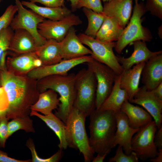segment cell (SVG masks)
Returning <instances> with one entry per match:
<instances>
[{
  "label": "cell",
  "mask_w": 162,
  "mask_h": 162,
  "mask_svg": "<svg viewBox=\"0 0 162 162\" xmlns=\"http://www.w3.org/2000/svg\"><path fill=\"white\" fill-rule=\"evenodd\" d=\"M2 86L8 97L9 106L6 117L9 120L30 115L31 107L38 97L29 94L25 79L7 69L0 70Z\"/></svg>",
  "instance_id": "obj_1"
},
{
  "label": "cell",
  "mask_w": 162,
  "mask_h": 162,
  "mask_svg": "<svg viewBox=\"0 0 162 162\" xmlns=\"http://www.w3.org/2000/svg\"><path fill=\"white\" fill-rule=\"evenodd\" d=\"M89 144L94 152L109 153L112 148L116 130L115 112L95 109L89 115Z\"/></svg>",
  "instance_id": "obj_2"
},
{
  "label": "cell",
  "mask_w": 162,
  "mask_h": 162,
  "mask_svg": "<svg viewBox=\"0 0 162 162\" xmlns=\"http://www.w3.org/2000/svg\"><path fill=\"white\" fill-rule=\"evenodd\" d=\"M75 79L74 73L53 75L39 80L38 84L41 92L51 89L59 94L60 103L54 114L65 124L76 98Z\"/></svg>",
  "instance_id": "obj_3"
},
{
  "label": "cell",
  "mask_w": 162,
  "mask_h": 162,
  "mask_svg": "<svg viewBox=\"0 0 162 162\" xmlns=\"http://www.w3.org/2000/svg\"><path fill=\"white\" fill-rule=\"evenodd\" d=\"M87 116L74 106L67 120V138L68 147L78 149L84 161L92 160L94 152L91 147L86 132L85 122Z\"/></svg>",
  "instance_id": "obj_4"
},
{
  "label": "cell",
  "mask_w": 162,
  "mask_h": 162,
  "mask_svg": "<svg viewBox=\"0 0 162 162\" xmlns=\"http://www.w3.org/2000/svg\"><path fill=\"white\" fill-rule=\"evenodd\" d=\"M76 97L74 106L87 116L95 109L97 81L93 71L88 67L76 74Z\"/></svg>",
  "instance_id": "obj_5"
},
{
  "label": "cell",
  "mask_w": 162,
  "mask_h": 162,
  "mask_svg": "<svg viewBox=\"0 0 162 162\" xmlns=\"http://www.w3.org/2000/svg\"><path fill=\"white\" fill-rule=\"evenodd\" d=\"M147 11L143 2L135 3L129 23L115 42L114 48L118 53H121L127 45L136 41L149 42L151 40L152 37L151 32L142 25V17Z\"/></svg>",
  "instance_id": "obj_6"
},
{
  "label": "cell",
  "mask_w": 162,
  "mask_h": 162,
  "mask_svg": "<svg viewBox=\"0 0 162 162\" xmlns=\"http://www.w3.org/2000/svg\"><path fill=\"white\" fill-rule=\"evenodd\" d=\"M77 36L82 43L90 48L92 52L91 56L93 58L110 67L117 75L122 73L123 68L113 51L115 42L102 41L84 33Z\"/></svg>",
  "instance_id": "obj_7"
},
{
  "label": "cell",
  "mask_w": 162,
  "mask_h": 162,
  "mask_svg": "<svg viewBox=\"0 0 162 162\" xmlns=\"http://www.w3.org/2000/svg\"><path fill=\"white\" fill-rule=\"evenodd\" d=\"M158 129L154 120L140 128L133 136L131 141L132 151L139 159L145 161L155 157L158 152L154 138Z\"/></svg>",
  "instance_id": "obj_8"
},
{
  "label": "cell",
  "mask_w": 162,
  "mask_h": 162,
  "mask_svg": "<svg viewBox=\"0 0 162 162\" xmlns=\"http://www.w3.org/2000/svg\"><path fill=\"white\" fill-rule=\"evenodd\" d=\"M87 64L96 80V108L98 110L110 94L117 75L110 67L93 58Z\"/></svg>",
  "instance_id": "obj_9"
},
{
  "label": "cell",
  "mask_w": 162,
  "mask_h": 162,
  "mask_svg": "<svg viewBox=\"0 0 162 162\" xmlns=\"http://www.w3.org/2000/svg\"><path fill=\"white\" fill-rule=\"evenodd\" d=\"M17 8V14L13 18L10 27L14 31L22 29L26 30L33 36L37 47L44 44L46 39L39 33L38 25L45 18L32 10L25 8L20 0H14Z\"/></svg>",
  "instance_id": "obj_10"
},
{
  "label": "cell",
  "mask_w": 162,
  "mask_h": 162,
  "mask_svg": "<svg viewBox=\"0 0 162 162\" xmlns=\"http://www.w3.org/2000/svg\"><path fill=\"white\" fill-rule=\"evenodd\" d=\"M82 23L79 16L71 13L59 20L44 19L38 25V29L40 34L46 40L52 39L60 42L71 27Z\"/></svg>",
  "instance_id": "obj_11"
},
{
  "label": "cell",
  "mask_w": 162,
  "mask_h": 162,
  "mask_svg": "<svg viewBox=\"0 0 162 162\" xmlns=\"http://www.w3.org/2000/svg\"><path fill=\"white\" fill-rule=\"evenodd\" d=\"M92 58L91 56L86 55L73 59L62 60L56 64L35 68L28 72L27 76L30 78L39 80L49 76L67 74L73 68L80 64L87 63Z\"/></svg>",
  "instance_id": "obj_12"
},
{
  "label": "cell",
  "mask_w": 162,
  "mask_h": 162,
  "mask_svg": "<svg viewBox=\"0 0 162 162\" xmlns=\"http://www.w3.org/2000/svg\"><path fill=\"white\" fill-rule=\"evenodd\" d=\"M129 101L143 107L153 118L158 129L162 127V100L152 90H147L143 86L139 87L133 98Z\"/></svg>",
  "instance_id": "obj_13"
},
{
  "label": "cell",
  "mask_w": 162,
  "mask_h": 162,
  "mask_svg": "<svg viewBox=\"0 0 162 162\" xmlns=\"http://www.w3.org/2000/svg\"><path fill=\"white\" fill-rule=\"evenodd\" d=\"M116 122V130L114 137L112 148L117 145L122 146L124 152L128 155L132 152L131 141L134 134L139 129L131 127L128 123V117L121 110L115 112Z\"/></svg>",
  "instance_id": "obj_14"
},
{
  "label": "cell",
  "mask_w": 162,
  "mask_h": 162,
  "mask_svg": "<svg viewBox=\"0 0 162 162\" xmlns=\"http://www.w3.org/2000/svg\"><path fill=\"white\" fill-rule=\"evenodd\" d=\"M59 42L63 60L73 59L92 54L91 50L81 41L74 26L70 29L64 38Z\"/></svg>",
  "instance_id": "obj_15"
},
{
  "label": "cell",
  "mask_w": 162,
  "mask_h": 162,
  "mask_svg": "<svg viewBox=\"0 0 162 162\" xmlns=\"http://www.w3.org/2000/svg\"><path fill=\"white\" fill-rule=\"evenodd\" d=\"M141 76L143 86L149 91L162 82V53L153 56L146 62Z\"/></svg>",
  "instance_id": "obj_16"
},
{
  "label": "cell",
  "mask_w": 162,
  "mask_h": 162,
  "mask_svg": "<svg viewBox=\"0 0 162 162\" xmlns=\"http://www.w3.org/2000/svg\"><path fill=\"white\" fill-rule=\"evenodd\" d=\"M133 0H111L104 3L103 13L116 19L124 28L128 24L133 9Z\"/></svg>",
  "instance_id": "obj_17"
},
{
  "label": "cell",
  "mask_w": 162,
  "mask_h": 162,
  "mask_svg": "<svg viewBox=\"0 0 162 162\" xmlns=\"http://www.w3.org/2000/svg\"><path fill=\"white\" fill-rule=\"evenodd\" d=\"M132 43L134 50L130 56L124 58L120 55H116L117 59L123 70L129 69L141 62H146L153 56L162 53V50L155 52L150 50L144 41L138 40Z\"/></svg>",
  "instance_id": "obj_18"
},
{
  "label": "cell",
  "mask_w": 162,
  "mask_h": 162,
  "mask_svg": "<svg viewBox=\"0 0 162 162\" xmlns=\"http://www.w3.org/2000/svg\"><path fill=\"white\" fill-rule=\"evenodd\" d=\"M8 70H13L20 74H27L30 71L42 66V63L35 52L19 55L8 58L6 62Z\"/></svg>",
  "instance_id": "obj_19"
},
{
  "label": "cell",
  "mask_w": 162,
  "mask_h": 162,
  "mask_svg": "<svg viewBox=\"0 0 162 162\" xmlns=\"http://www.w3.org/2000/svg\"><path fill=\"white\" fill-rule=\"evenodd\" d=\"M146 62L134 65L131 68L123 70L120 80V87L127 92L128 101L132 99L138 91L142 71Z\"/></svg>",
  "instance_id": "obj_20"
},
{
  "label": "cell",
  "mask_w": 162,
  "mask_h": 162,
  "mask_svg": "<svg viewBox=\"0 0 162 162\" xmlns=\"http://www.w3.org/2000/svg\"><path fill=\"white\" fill-rule=\"evenodd\" d=\"M14 31L9 50L18 55L35 52L37 46L32 34L23 29Z\"/></svg>",
  "instance_id": "obj_21"
},
{
  "label": "cell",
  "mask_w": 162,
  "mask_h": 162,
  "mask_svg": "<svg viewBox=\"0 0 162 162\" xmlns=\"http://www.w3.org/2000/svg\"><path fill=\"white\" fill-rule=\"evenodd\" d=\"M121 111L127 116L130 126L134 129H139L152 120V116L146 110L134 105L128 100L123 103Z\"/></svg>",
  "instance_id": "obj_22"
},
{
  "label": "cell",
  "mask_w": 162,
  "mask_h": 162,
  "mask_svg": "<svg viewBox=\"0 0 162 162\" xmlns=\"http://www.w3.org/2000/svg\"><path fill=\"white\" fill-rule=\"evenodd\" d=\"M35 52L42 66L56 64L63 60L59 42L54 39L46 40L44 44L37 47Z\"/></svg>",
  "instance_id": "obj_23"
},
{
  "label": "cell",
  "mask_w": 162,
  "mask_h": 162,
  "mask_svg": "<svg viewBox=\"0 0 162 162\" xmlns=\"http://www.w3.org/2000/svg\"><path fill=\"white\" fill-rule=\"evenodd\" d=\"M30 116H36L43 121L58 137L59 149H66L68 147L67 138L66 124L52 112L46 115H42L35 111L31 110Z\"/></svg>",
  "instance_id": "obj_24"
},
{
  "label": "cell",
  "mask_w": 162,
  "mask_h": 162,
  "mask_svg": "<svg viewBox=\"0 0 162 162\" xmlns=\"http://www.w3.org/2000/svg\"><path fill=\"white\" fill-rule=\"evenodd\" d=\"M121 74L117 75L110 94L98 110H111L114 112H118L121 110L122 106L124 102L128 100L127 92L120 87Z\"/></svg>",
  "instance_id": "obj_25"
},
{
  "label": "cell",
  "mask_w": 162,
  "mask_h": 162,
  "mask_svg": "<svg viewBox=\"0 0 162 162\" xmlns=\"http://www.w3.org/2000/svg\"><path fill=\"white\" fill-rule=\"evenodd\" d=\"M124 28L115 18L105 16L95 38L104 42L117 41Z\"/></svg>",
  "instance_id": "obj_26"
},
{
  "label": "cell",
  "mask_w": 162,
  "mask_h": 162,
  "mask_svg": "<svg viewBox=\"0 0 162 162\" xmlns=\"http://www.w3.org/2000/svg\"><path fill=\"white\" fill-rule=\"evenodd\" d=\"M59 104L57 93L53 90L48 89L39 94L38 100L31 106V110L46 115L57 109Z\"/></svg>",
  "instance_id": "obj_27"
},
{
  "label": "cell",
  "mask_w": 162,
  "mask_h": 162,
  "mask_svg": "<svg viewBox=\"0 0 162 162\" xmlns=\"http://www.w3.org/2000/svg\"><path fill=\"white\" fill-rule=\"evenodd\" d=\"M21 2L23 5L30 8L40 16L51 20H60L72 12L71 10L65 6L54 8L41 7L30 1H22Z\"/></svg>",
  "instance_id": "obj_28"
},
{
  "label": "cell",
  "mask_w": 162,
  "mask_h": 162,
  "mask_svg": "<svg viewBox=\"0 0 162 162\" xmlns=\"http://www.w3.org/2000/svg\"><path fill=\"white\" fill-rule=\"evenodd\" d=\"M82 11L88 21L87 27L84 34L88 36L95 38L104 21L105 16L103 13H98L86 8H83Z\"/></svg>",
  "instance_id": "obj_29"
},
{
  "label": "cell",
  "mask_w": 162,
  "mask_h": 162,
  "mask_svg": "<svg viewBox=\"0 0 162 162\" xmlns=\"http://www.w3.org/2000/svg\"><path fill=\"white\" fill-rule=\"evenodd\" d=\"M14 33L10 26L0 32V70L7 69L6 57Z\"/></svg>",
  "instance_id": "obj_30"
},
{
  "label": "cell",
  "mask_w": 162,
  "mask_h": 162,
  "mask_svg": "<svg viewBox=\"0 0 162 162\" xmlns=\"http://www.w3.org/2000/svg\"><path fill=\"white\" fill-rule=\"evenodd\" d=\"M8 138L16 131L22 130L26 132L34 133L33 120L29 116L17 117L12 119L8 123Z\"/></svg>",
  "instance_id": "obj_31"
},
{
  "label": "cell",
  "mask_w": 162,
  "mask_h": 162,
  "mask_svg": "<svg viewBox=\"0 0 162 162\" xmlns=\"http://www.w3.org/2000/svg\"><path fill=\"white\" fill-rule=\"evenodd\" d=\"M26 145L31 151L32 162H57L62 158L63 152L62 149L59 150L50 157L47 158H43L38 155L35 150L34 144L33 140L29 138L26 143Z\"/></svg>",
  "instance_id": "obj_32"
},
{
  "label": "cell",
  "mask_w": 162,
  "mask_h": 162,
  "mask_svg": "<svg viewBox=\"0 0 162 162\" xmlns=\"http://www.w3.org/2000/svg\"><path fill=\"white\" fill-rule=\"evenodd\" d=\"M139 158L136 154L133 151L128 155L123 150L122 147L118 145L116 150V154L110 158L109 162H138Z\"/></svg>",
  "instance_id": "obj_33"
},
{
  "label": "cell",
  "mask_w": 162,
  "mask_h": 162,
  "mask_svg": "<svg viewBox=\"0 0 162 162\" xmlns=\"http://www.w3.org/2000/svg\"><path fill=\"white\" fill-rule=\"evenodd\" d=\"M17 10V7L16 5L10 4L7 7L2 15L0 16V32L3 29L10 26Z\"/></svg>",
  "instance_id": "obj_34"
},
{
  "label": "cell",
  "mask_w": 162,
  "mask_h": 162,
  "mask_svg": "<svg viewBox=\"0 0 162 162\" xmlns=\"http://www.w3.org/2000/svg\"><path fill=\"white\" fill-rule=\"evenodd\" d=\"M86 8L98 13H103V6L100 0H77L76 8Z\"/></svg>",
  "instance_id": "obj_35"
},
{
  "label": "cell",
  "mask_w": 162,
  "mask_h": 162,
  "mask_svg": "<svg viewBox=\"0 0 162 162\" xmlns=\"http://www.w3.org/2000/svg\"><path fill=\"white\" fill-rule=\"evenodd\" d=\"M145 6L147 11L162 20V0H146Z\"/></svg>",
  "instance_id": "obj_36"
},
{
  "label": "cell",
  "mask_w": 162,
  "mask_h": 162,
  "mask_svg": "<svg viewBox=\"0 0 162 162\" xmlns=\"http://www.w3.org/2000/svg\"><path fill=\"white\" fill-rule=\"evenodd\" d=\"M6 115L0 117V147L4 148L7 140L8 138V123L9 119Z\"/></svg>",
  "instance_id": "obj_37"
},
{
  "label": "cell",
  "mask_w": 162,
  "mask_h": 162,
  "mask_svg": "<svg viewBox=\"0 0 162 162\" xmlns=\"http://www.w3.org/2000/svg\"><path fill=\"white\" fill-rule=\"evenodd\" d=\"M34 3H39L49 7H59L64 6V0H30Z\"/></svg>",
  "instance_id": "obj_38"
},
{
  "label": "cell",
  "mask_w": 162,
  "mask_h": 162,
  "mask_svg": "<svg viewBox=\"0 0 162 162\" xmlns=\"http://www.w3.org/2000/svg\"><path fill=\"white\" fill-rule=\"evenodd\" d=\"M9 101L7 93L4 88L0 86V112L7 110Z\"/></svg>",
  "instance_id": "obj_39"
},
{
  "label": "cell",
  "mask_w": 162,
  "mask_h": 162,
  "mask_svg": "<svg viewBox=\"0 0 162 162\" xmlns=\"http://www.w3.org/2000/svg\"><path fill=\"white\" fill-rule=\"evenodd\" d=\"M32 160H19L9 157L8 154L0 150V162H31Z\"/></svg>",
  "instance_id": "obj_40"
},
{
  "label": "cell",
  "mask_w": 162,
  "mask_h": 162,
  "mask_svg": "<svg viewBox=\"0 0 162 162\" xmlns=\"http://www.w3.org/2000/svg\"><path fill=\"white\" fill-rule=\"evenodd\" d=\"M156 132L154 138V142L158 149L162 148V127Z\"/></svg>",
  "instance_id": "obj_41"
},
{
  "label": "cell",
  "mask_w": 162,
  "mask_h": 162,
  "mask_svg": "<svg viewBox=\"0 0 162 162\" xmlns=\"http://www.w3.org/2000/svg\"><path fill=\"white\" fill-rule=\"evenodd\" d=\"M152 91L159 99L162 100V82Z\"/></svg>",
  "instance_id": "obj_42"
},
{
  "label": "cell",
  "mask_w": 162,
  "mask_h": 162,
  "mask_svg": "<svg viewBox=\"0 0 162 162\" xmlns=\"http://www.w3.org/2000/svg\"><path fill=\"white\" fill-rule=\"evenodd\" d=\"M108 153H106L104 154L101 155L98 154L97 156L94 157L92 160V162H103L105 158L107 155L109 154Z\"/></svg>",
  "instance_id": "obj_43"
},
{
  "label": "cell",
  "mask_w": 162,
  "mask_h": 162,
  "mask_svg": "<svg viewBox=\"0 0 162 162\" xmlns=\"http://www.w3.org/2000/svg\"><path fill=\"white\" fill-rule=\"evenodd\" d=\"M158 152L157 155L154 158L149 159L152 162H162V148L158 149Z\"/></svg>",
  "instance_id": "obj_44"
},
{
  "label": "cell",
  "mask_w": 162,
  "mask_h": 162,
  "mask_svg": "<svg viewBox=\"0 0 162 162\" xmlns=\"http://www.w3.org/2000/svg\"><path fill=\"white\" fill-rule=\"evenodd\" d=\"M70 3L71 10L72 12H74L77 10L76 8V4L77 0H67Z\"/></svg>",
  "instance_id": "obj_45"
},
{
  "label": "cell",
  "mask_w": 162,
  "mask_h": 162,
  "mask_svg": "<svg viewBox=\"0 0 162 162\" xmlns=\"http://www.w3.org/2000/svg\"><path fill=\"white\" fill-rule=\"evenodd\" d=\"M158 34L160 38H162V25L158 28Z\"/></svg>",
  "instance_id": "obj_46"
},
{
  "label": "cell",
  "mask_w": 162,
  "mask_h": 162,
  "mask_svg": "<svg viewBox=\"0 0 162 162\" xmlns=\"http://www.w3.org/2000/svg\"><path fill=\"white\" fill-rule=\"evenodd\" d=\"M7 110L0 112V117L6 115Z\"/></svg>",
  "instance_id": "obj_47"
},
{
  "label": "cell",
  "mask_w": 162,
  "mask_h": 162,
  "mask_svg": "<svg viewBox=\"0 0 162 162\" xmlns=\"http://www.w3.org/2000/svg\"><path fill=\"white\" fill-rule=\"evenodd\" d=\"M111 0H102L104 3L106 2H108Z\"/></svg>",
  "instance_id": "obj_48"
},
{
  "label": "cell",
  "mask_w": 162,
  "mask_h": 162,
  "mask_svg": "<svg viewBox=\"0 0 162 162\" xmlns=\"http://www.w3.org/2000/svg\"><path fill=\"white\" fill-rule=\"evenodd\" d=\"M2 86L1 78V76H0V86Z\"/></svg>",
  "instance_id": "obj_49"
},
{
  "label": "cell",
  "mask_w": 162,
  "mask_h": 162,
  "mask_svg": "<svg viewBox=\"0 0 162 162\" xmlns=\"http://www.w3.org/2000/svg\"><path fill=\"white\" fill-rule=\"evenodd\" d=\"M135 3L138 2V0H134Z\"/></svg>",
  "instance_id": "obj_50"
},
{
  "label": "cell",
  "mask_w": 162,
  "mask_h": 162,
  "mask_svg": "<svg viewBox=\"0 0 162 162\" xmlns=\"http://www.w3.org/2000/svg\"><path fill=\"white\" fill-rule=\"evenodd\" d=\"M1 0H0V3L1 2Z\"/></svg>",
  "instance_id": "obj_51"
}]
</instances>
